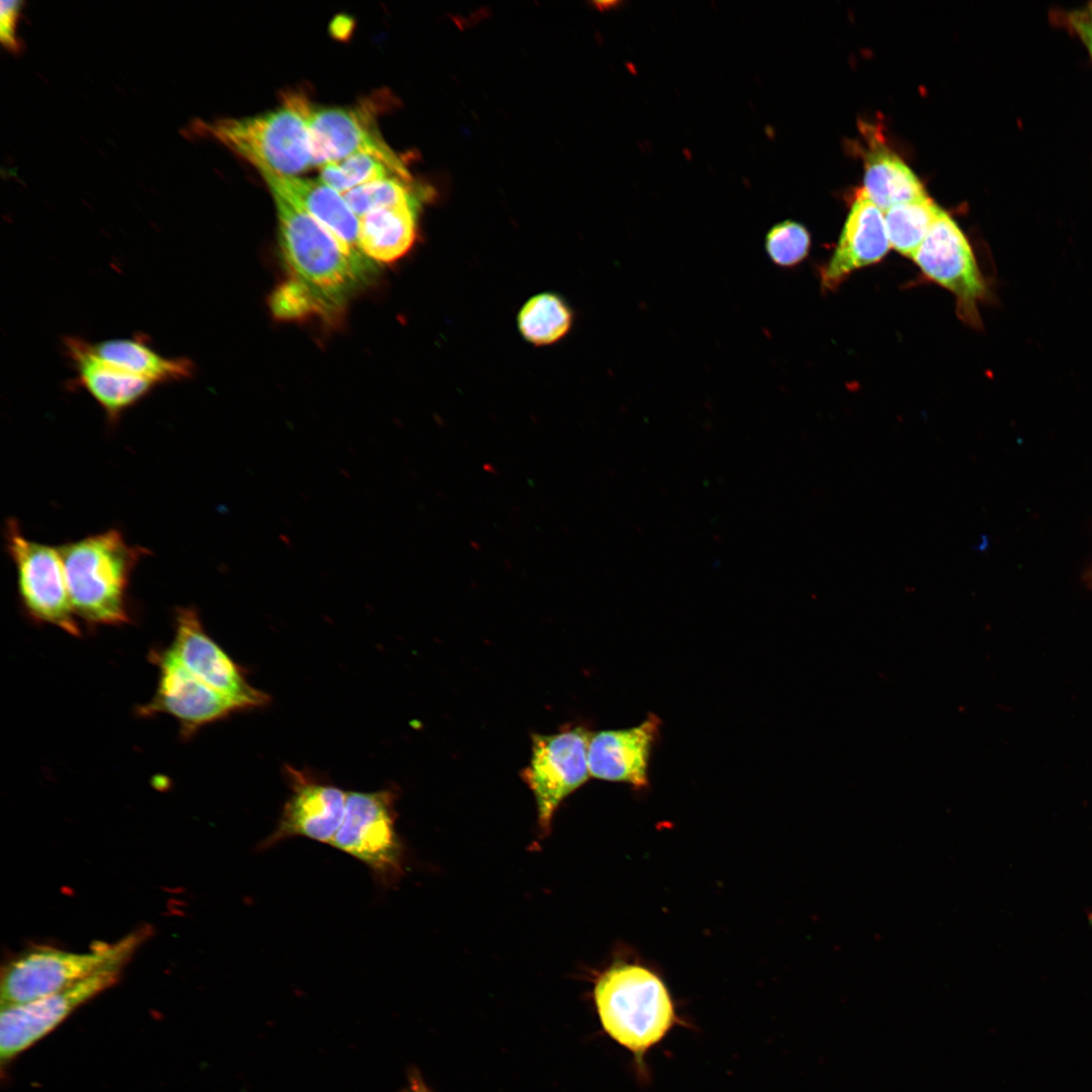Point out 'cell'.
<instances>
[{
	"mask_svg": "<svg viewBox=\"0 0 1092 1092\" xmlns=\"http://www.w3.org/2000/svg\"><path fill=\"white\" fill-rule=\"evenodd\" d=\"M307 123L313 166H324L358 153L378 157L405 178H412L402 161L385 143L371 104L355 107L315 106L296 94Z\"/></svg>",
	"mask_w": 1092,
	"mask_h": 1092,
	"instance_id": "30bf717a",
	"label": "cell"
},
{
	"mask_svg": "<svg viewBox=\"0 0 1092 1092\" xmlns=\"http://www.w3.org/2000/svg\"><path fill=\"white\" fill-rule=\"evenodd\" d=\"M421 203H407L371 211L359 218L358 242L368 259L390 263L402 258L417 237Z\"/></svg>",
	"mask_w": 1092,
	"mask_h": 1092,
	"instance_id": "d6986e66",
	"label": "cell"
},
{
	"mask_svg": "<svg viewBox=\"0 0 1092 1092\" xmlns=\"http://www.w3.org/2000/svg\"><path fill=\"white\" fill-rule=\"evenodd\" d=\"M1066 22L1085 44L1092 59V20L1085 10H1075L1066 16Z\"/></svg>",
	"mask_w": 1092,
	"mask_h": 1092,
	"instance_id": "83f0119b",
	"label": "cell"
},
{
	"mask_svg": "<svg viewBox=\"0 0 1092 1092\" xmlns=\"http://www.w3.org/2000/svg\"><path fill=\"white\" fill-rule=\"evenodd\" d=\"M1085 12H1086V13L1088 14V16H1089V17L1091 18V20H1092V2H1090V3H1089V4L1087 5V7H1086V9H1085Z\"/></svg>",
	"mask_w": 1092,
	"mask_h": 1092,
	"instance_id": "f546056e",
	"label": "cell"
},
{
	"mask_svg": "<svg viewBox=\"0 0 1092 1092\" xmlns=\"http://www.w3.org/2000/svg\"><path fill=\"white\" fill-rule=\"evenodd\" d=\"M123 967H106L62 991L25 1003L1 1006V1062L12 1061L52 1032L76 1009L115 985Z\"/></svg>",
	"mask_w": 1092,
	"mask_h": 1092,
	"instance_id": "8fae6325",
	"label": "cell"
},
{
	"mask_svg": "<svg viewBox=\"0 0 1092 1092\" xmlns=\"http://www.w3.org/2000/svg\"><path fill=\"white\" fill-rule=\"evenodd\" d=\"M811 237L808 230L795 220L787 219L769 229L764 238V250L778 267L793 268L809 255Z\"/></svg>",
	"mask_w": 1092,
	"mask_h": 1092,
	"instance_id": "484cf974",
	"label": "cell"
},
{
	"mask_svg": "<svg viewBox=\"0 0 1092 1092\" xmlns=\"http://www.w3.org/2000/svg\"><path fill=\"white\" fill-rule=\"evenodd\" d=\"M942 210L927 195L884 212L890 246L912 258Z\"/></svg>",
	"mask_w": 1092,
	"mask_h": 1092,
	"instance_id": "603a6c76",
	"label": "cell"
},
{
	"mask_svg": "<svg viewBox=\"0 0 1092 1092\" xmlns=\"http://www.w3.org/2000/svg\"><path fill=\"white\" fill-rule=\"evenodd\" d=\"M4 537L24 614L34 623L53 625L72 636H80L59 546L27 538L12 518L6 522Z\"/></svg>",
	"mask_w": 1092,
	"mask_h": 1092,
	"instance_id": "8992f818",
	"label": "cell"
},
{
	"mask_svg": "<svg viewBox=\"0 0 1092 1092\" xmlns=\"http://www.w3.org/2000/svg\"><path fill=\"white\" fill-rule=\"evenodd\" d=\"M862 190L883 212L899 203L926 195L909 167L882 147H874L867 155Z\"/></svg>",
	"mask_w": 1092,
	"mask_h": 1092,
	"instance_id": "44dd1931",
	"label": "cell"
},
{
	"mask_svg": "<svg viewBox=\"0 0 1092 1092\" xmlns=\"http://www.w3.org/2000/svg\"><path fill=\"white\" fill-rule=\"evenodd\" d=\"M273 195L302 209L330 231L357 261L371 264L360 251L359 218L343 194L322 180L261 172Z\"/></svg>",
	"mask_w": 1092,
	"mask_h": 1092,
	"instance_id": "e0dca14e",
	"label": "cell"
},
{
	"mask_svg": "<svg viewBox=\"0 0 1092 1092\" xmlns=\"http://www.w3.org/2000/svg\"><path fill=\"white\" fill-rule=\"evenodd\" d=\"M592 736L582 726L532 736L530 762L522 776L534 794L541 827H549L560 803L589 778Z\"/></svg>",
	"mask_w": 1092,
	"mask_h": 1092,
	"instance_id": "9c48e42d",
	"label": "cell"
},
{
	"mask_svg": "<svg viewBox=\"0 0 1092 1092\" xmlns=\"http://www.w3.org/2000/svg\"><path fill=\"white\" fill-rule=\"evenodd\" d=\"M330 845L363 862L379 885H390L401 871L393 793H348L342 824Z\"/></svg>",
	"mask_w": 1092,
	"mask_h": 1092,
	"instance_id": "52a82bcc",
	"label": "cell"
},
{
	"mask_svg": "<svg viewBox=\"0 0 1092 1092\" xmlns=\"http://www.w3.org/2000/svg\"><path fill=\"white\" fill-rule=\"evenodd\" d=\"M89 350L102 361L157 385L185 380L193 374V363L186 357H165L152 348L145 336L87 342Z\"/></svg>",
	"mask_w": 1092,
	"mask_h": 1092,
	"instance_id": "ffe728a7",
	"label": "cell"
},
{
	"mask_svg": "<svg viewBox=\"0 0 1092 1092\" xmlns=\"http://www.w3.org/2000/svg\"><path fill=\"white\" fill-rule=\"evenodd\" d=\"M148 925L112 943H97L91 950L75 952L37 946L16 956L1 973V1006L25 1003L64 989L98 971L129 961L150 937Z\"/></svg>",
	"mask_w": 1092,
	"mask_h": 1092,
	"instance_id": "277c9868",
	"label": "cell"
},
{
	"mask_svg": "<svg viewBox=\"0 0 1092 1092\" xmlns=\"http://www.w3.org/2000/svg\"><path fill=\"white\" fill-rule=\"evenodd\" d=\"M427 193L417 190L412 180L390 177L355 187L343 194L355 215L361 216L385 207L422 203Z\"/></svg>",
	"mask_w": 1092,
	"mask_h": 1092,
	"instance_id": "cb8c5ba5",
	"label": "cell"
},
{
	"mask_svg": "<svg viewBox=\"0 0 1092 1092\" xmlns=\"http://www.w3.org/2000/svg\"><path fill=\"white\" fill-rule=\"evenodd\" d=\"M594 1000L605 1032L646 1077V1055L682 1024L664 981L641 964L618 963L599 977Z\"/></svg>",
	"mask_w": 1092,
	"mask_h": 1092,
	"instance_id": "6da1fadb",
	"label": "cell"
},
{
	"mask_svg": "<svg viewBox=\"0 0 1092 1092\" xmlns=\"http://www.w3.org/2000/svg\"><path fill=\"white\" fill-rule=\"evenodd\" d=\"M199 129L253 164L260 173L296 176L313 166L307 123L293 93L266 113L201 123Z\"/></svg>",
	"mask_w": 1092,
	"mask_h": 1092,
	"instance_id": "5b68a950",
	"label": "cell"
},
{
	"mask_svg": "<svg viewBox=\"0 0 1092 1092\" xmlns=\"http://www.w3.org/2000/svg\"><path fill=\"white\" fill-rule=\"evenodd\" d=\"M64 344L76 372L74 383L95 399L112 426L157 386L149 379L102 361L83 339L66 338Z\"/></svg>",
	"mask_w": 1092,
	"mask_h": 1092,
	"instance_id": "ac0fdd59",
	"label": "cell"
},
{
	"mask_svg": "<svg viewBox=\"0 0 1092 1092\" xmlns=\"http://www.w3.org/2000/svg\"><path fill=\"white\" fill-rule=\"evenodd\" d=\"M22 4L21 1L1 2L0 38L3 46L11 52H17L20 49L16 37V24Z\"/></svg>",
	"mask_w": 1092,
	"mask_h": 1092,
	"instance_id": "4316f807",
	"label": "cell"
},
{
	"mask_svg": "<svg viewBox=\"0 0 1092 1092\" xmlns=\"http://www.w3.org/2000/svg\"><path fill=\"white\" fill-rule=\"evenodd\" d=\"M912 259L929 280L956 296L961 320L981 329L978 304L989 299L990 290L969 241L946 212H940Z\"/></svg>",
	"mask_w": 1092,
	"mask_h": 1092,
	"instance_id": "ba28073f",
	"label": "cell"
},
{
	"mask_svg": "<svg viewBox=\"0 0 1092 1092\" xmlns=\"http://www.w3.org/2000/svg\"><path fill=\"white\" fill-rule=\"evenodd\" d=\"M286 770L292 793L275 829L258 849H268L294 837L330 844L342 824L348 793L307 772L293 767Z\"/></svg>",
	"mask_w": 1092,
	"mask_h": 1092,
	"instance_id": "5bb4252c",
	"label": "cell"
},
{
	"mask_svg": "<svg viewBox=\"0 0 1092 1092\" xmlns=\"http://www.w3.org/2000/svg\"><path fill=\"white\" fill-rule=\"evenodd\" d=\"M660 725V719L650 714L635 727L593 733L588 746L590 776L636 789L647 787L650 754Z\"/></svg>",
	"mask_w": 1092,
	"mask_h": 1092,
	"instance_id": "2e32d148",
	"label": "cell"
},
{
	"mask_svg": "<svg viewBox=\"0 0 1092 1092\" xmlns=\"http://www.w3.org/2000/svg\"><path fill=\"white\" fill-rule=\"evenodd\" d=\"M173 623V640L166 649L191 674L228 697L241 710L268 702V696L249 684L243 669L206 633L194 608H176Z\"/></svg>",
	"mask_w": 1092,
	"mask_h": 1092,
	"instance_id": "4fadbf2b",
	"label": "cell"
},
{
	"mask_svg": "<svg viewBox=\"0 0 1092 1092\" xmlns=\"http://www.w3.org/2000/svg\"><path fill=\"white\" fill-rule=\"evenodd\" d=\"M403 1092H433L428 1084L424 1081L420 1073L412 1069L407 1075V1082Z\"/></svg>",
	"mask_w": 1092,
	"mask_h": 1092,
	"instance_id": "f1b7e54d",
	"label": "cell"
},
{
	"mask_svg": "<svg viewBox=\"0 0 1092 1092\" xmlns=\"http://www.w3.org/2000/svg\"><path fill=\"white\" fill-rule=\"evenodd\" d=\"M281 246L296 283L320 306L339 303L372 265L354 259L340 241L308 213L273 195Z\"/></svg>",
	"mask_w": 1092,
	"mask_h": 1092,
	"instance_id": "3957f363",
	"label": "cell"
},
{
	"mask_svg": "<svg viewBox=\"0 0 1092 1092\" xmlns=\"http://www.w3.org/2000/svg\"><path fill=\"white\" fill-rule=\"evenodd\" d=\"M149 655L158 667V682L152 699L138 707V716L166 714L178 723L180 736L187 740L203 726L241 710L228 697L191 674L166 648L153 649Z\"/></svg>",
	"mask_w": 1092,
	"mask_h": 1092,
	"instance_id": "7c38bea8",
	"label": "cell"
},
{
	"mask_svg": "<svg viewBox=\"0 0 1092 1092\" xmlns=\"http://www.w3.org/2000/svg\"><path fill=\"white\" fill-rule=\"evenodd\" d=\"M390 177L412 180L401 176L378 157L358 153L322 166L320 180L344 194L363 184Z\"/></svg>",
	"mask_w": 1092,
	"mask_h": 1092,
	"instance_id": "d4e9b609",
	"label": "cell"
},
{
	"mask_svg": "<svg viewBox=\"0 0 1092 1092\" xmlns=\"http://www.w3.org/2000/svg\"><path fill=\"white\" fill-rule=\"evenodd\" d=\"M890 247L884 212L859 190L832 257L820 268L822 289H836L854 270L881 261Z\"/></svg>",
	"mask_w": 1092,
	"mask_h": 1092,
	"instance_id": "9a60e30c",
	"label": "cell"
},
{
	"mask_svg": "<svg viewBox=\"0 0 1092 1092\" xmlns=\"http://www.w3.org/2000/svg\"><path fill=\"white\" fill-rule=\"evenodd\" d=\"M76 617L93 626L130 621V576L149 550L130 545L117 529L59 546Z\"/></svg>",
	"mask_w": 1092,
	"mask_h": 1092,
	"instance_id": "7a4b0ae2",
	"label": "cell"
},
{
	"mask_svg": "<svg viewBox=\"0 0 1092 1092\" xmlns=\"http://www.w3.org/2000/svg\"><path fill=\"white\" fill-rule=\"evenodd\" d=\"M572 320V310L563 298L552 292H542L522 306L518 313V329L534 346H548L568 333Z\"/></svg>",
	"mask_w": 1092,
	"mask_h": 1092,
	"instance_id": "7402d4cb",
	"label": "cell"
},
{
	"mask_svg": "<svg viewBox=\"0 0 1092 1092\" xmlns=\"http://www.w3.org/2000/svg\"><path fill=\"white\" fill-rule=\"evenodd\" d=\"M1089 577H1090L1089 581H1090V582H1091V584H1092V571H1091V574H1089Z\"/></svg>",
	"mask_w": 1092,
	"mask_h": 1092,
	"instance_id": "4dcf8cb0",
	"label": "cell"
}]
</instances>
